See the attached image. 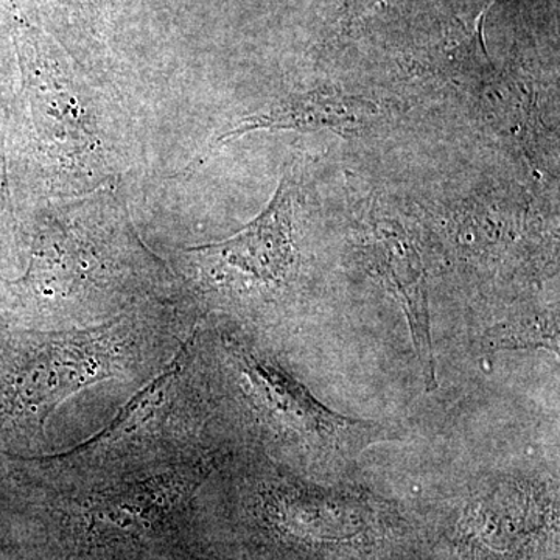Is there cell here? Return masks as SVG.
<instances>
[{"instance_id":"cell-1","label":"cell","mask_w":560,"mask_h":560,"mask_svg":"<svg viewBox=\"0 0 560 560\" xmlns=\"http://www.w3.org/2000/svg\"><path fill=\"white\" fill-rule=\"evenodd\" d=\"M32 55L22 57L27 106H31L33 131L40 149L60 150V162L79 160L90 154L98 143L90 130L91 116L80 101L79 90L68 84L66 77L58 79L50 62L44 61L39 38L32 43Z\"/></svg>"},{"instance_id":"cell-2","label":"cell","mask_w":560,"mask_h":560,"mask_svg":"<svg viewBox=\"0 0 560 560\" xmlns=\"http://www.w3.org/2000/svg\"><path fill=\"white\" fill-rule=\"evenodd\" d=\"M293 176L285 173L264 212L223 242L191 246V254L217 257L253 278L280 280L293 264Z\"/></svg>"},{"instance_id":"cell-3","label":"cell","mask_w":560,"mask_h":560,"mask_svg":"<svg viewBox=\"0 0 560 560\" xmlns=\"http://www.w3.org/2000/svg\"><path fill=\"white\" fill-rule=\"evenodd\" d=\"M378 106L370 101L335 91H313L294 94L272 103L267 109L245 117L237 127L224 132L210 147L208 158L215 147L230 142L248 132L268 130L319 131L331 130L338 135H357L366 130Z\"/></svg>"},{"instance_id":"cell-4","label":"cell","mask_w":560,"mask_h":560,"mask_svg":"<svg viewBox=\"0 0 560 560\" xmlns=\"http://www.w3.org/2000/svg\"><path fill=\"white\" fill-rule=\"evenodd\" d=\"M377 256L383 279L407 315L423 378L429 389H433L436 363L431 340L429 289L418 253L401 235L388 234L378 245Z\"/></svg>"},{"instance_id":"cell-5","label":"cell","mask_w":560,"mask_h":560,"mask_svg":"<svg viewBox=\"0 0 560 560\" xmlns=\"http://www.w3.org/2000/svg\"><path fill=\"white\" fill-rule=\"evenodd\" d=\"M245 363L246 375L265 397L268 407L280 418L289 419L294 429L312 434L320 442H341L345 434H353L359 429L353 420L324 408L285 372L250 357Z\"/></svg>"},{"instance_id":"cell-6","label":"cell","mask_w":560,"mask_h":560,"mask_svg":"<svg viewBox=\"0 0 560 560\" xmlns=\"http://www.w3.org/2000/svg\"><path fill=\"white\" fill-rule=\"evenodd\" d=\"M186 350L187 346H184L179 350L178 355L172 360V363L154 381H151L135 397H131L130 401L121 408L119 415L114 418L113 422L105 430L95 434L91 440L84 441L83 444L77 445L73 451L50 456V459L69 458V456L77 455V453L95 451V448L101 447L103 444L120 440L128 431L136 429L161 404L162 397L171 388L172 382L178 377L180 366H183V361L180 360H183Z\"/></svg>"},{"instance_id":"cell-7","label":"cell","mask_w":560,"mask_h":560,"mask_svg":"<svg viewBox=\"0 0 560 560\" xmlns=\"http://www.w3.org/2000/svg\"><path fill=\"white\" fill-rule=\"evenodd\" d=\"M180 478H161L150 481L131 492H124L117 497H108L105 504H101L97 511H102L108 517L109 525L117 529H130L132 525L140 523L150 525L156 521L162 512L167 511L173 500L180 495L183 489Z\"/></svg>"},{"instance_id":"cell-8","label":"cell","mask_w":560,"mask_h":560,"mask_svg":"<svg viewBox=\"0 0 560 560\" xmlns=\"http://www.w3.org/2000/svg\"><path fill=\"white\" fill-rule=\"evenodd\" d=\"M489 345L492 348H529V346H544V348L558 350V337L550 330L537 327H501L490 330Z\"/></svg>"},{"instance_id":"cell-9","label":"cell","mask_w":560,"mask_h":560,"mask_svg":"<svg viewBox=\"0 0 560 560\" xmlns=\"http://www.w3.org/2000/svg\"><path fill=\"white\" fill-rule=\"evenodd\" d=\"M11 212L9 154H7L5 109L0 108V217Z\"/></svg>"}]
</instances>
